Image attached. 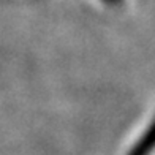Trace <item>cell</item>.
I'll use <instances>...</instances> for the list:
<instances>
[{"mask_svg": "<svg viewBox=\"0 0 155 155\" xmlns=\"http://www.w3.org/2000/svg\"><path fill=\"white\" fill-rule=\"evenodd\" d=\"M155 149V119L149 125V128L144 131L141 139L131 147L128 155H149Z\"/></svg>", "mask_w": 155, "mask_h": 155, "instance_id": "6da1fadb", "label": "cell"}, {"mask_svg": "<svg viewBox=\"0 0 155 155\" xmlns=\"http://www.w3.org/2000/svg\"><path fill=\"white\" fill-rule=\"evenodd\" d=\"M106 2H109L112 5H119V3H122V0H106Z\"/></svg>", "mask_w": 155, "mask_h": 155, "instance_id": "7a4b0ae2", "label": "cell"}]
</instances>
